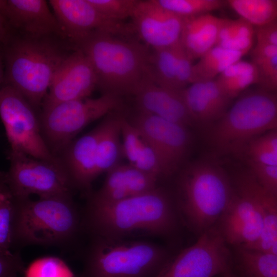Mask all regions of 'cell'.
Wrapping results in <instances>:
<instances>
[{
  "mask_svg": "<svg viewBox=\"0 0 277 277\" xmlns=\"http://www.w3.org/2000/svg\"><path fill=\"white\" fill-rule=\"evenodd\" d=\"M104 16L111 20L123 22L131 18L139 0H89Z\"/></svg>",
  "mask_w": 277,
  "mask_h": 277,
  "instance_id": "cell-31",
  "label": "cell"
},
{
  "mask_svg": "<svg viewBox=\"0 0 277 277\" xmlns=\"http://www.w3.org/2000/svg\"><path fill=\"white\" fill-rule=\"evenodd\" d=\"M129 120L157 151L173 175L188 156L192 146V136L189 127L137 111Z\"/></svg>",
  "mask_w": 277,
  "mask_h": 277,
  "instance_id": "cell-14",
  "label": "cell"
},
{
  "mask_svg": "<svg viewBox=\"0 0 277 277\" xmlns=\"http://www.w3.org/2000/svg\"><path fill=\"white\" fill-rule=\"evenodd\" d=\"M276 127V93L260 88L241 95L222 117L206 127L205 135L216 152L239 156L250 141Z\"/></svg>",
  "mask_w": 277,
  "mask_h": 277,
  "instance_id": "cell-5",
  "label": "cell"
},
{
  "mask_svg": "<svg viewBox=\"0 0 277 277\" xmlns=\"http://www.w3.org/2000/svg\"><path fill=\"white\" fill-rule=\"evenodd\" d=\"M232 183L218 164L192 162L179 172L172 194L182 225L200 236L216 225L233 195Z\"/></svg>",
  "mask_w": 277,
  "mask_h": 277,
  "instance_id": "cell-3",
  "label": "cell"
},
{
  "mask_svg": "<svg viewBox=\"0 0 277 277\" xmlns=\"http://www.w3.org/2000/svg\"><path fill=\"white\" fill-rule=\"evenodd\" d=\"M162 7L182 18L209 14L227 4L223 0H154Z\"/></svg>",
  "mask_w": 277,
  "mask_h": 277,
  "instance_id": "cell-29",
  "label": "cell"
},
{
  "mask_svg": "<svg viewBox=\"0 0 277 277\" xmlns=\"http://www.w3.org/2000/svg\"><path fill=\"white\" fill-rule=\"evenodd\" d=\"M262 146L277 154V130L274 129L263 133L255 138Z\"/></svg>",
  "mask_w": 277,
  "mask_h": 277,
  "instance_id": "cell-41",
  "label": "cell"
},
{
  "mask_svg": "<svg viewBox=\"0 0 277 277\" xmlns=\"http://www.w3.org/2000/svg\"><path fill=\"white\" fill-rule=\"evenodd\" d=\"M244 153L248 156L247 160L264 165L277 166V154L261 145L255 138L246 146Z\"/></svg>",
  "mask_w": 277,
  "mask_h": 277,
  "instance_id": "cell-36",
  "label": "cell"
},
{
  "mask_svg": "<svg viewBox=\"0 0 277 277\" xmlns=\"http://www.w3.org/2000/svg\"><path fill=\"white\" fill-rule=\"evenodd\" d=\"M233 185L232 197L217 227L227 244L247 248L259 239L263 214L277 205V196L265 189L249 169L239 172Z\"/></svg>",
  "mask_w": 277,
  "mask_h": 277,
  "instance_id": "cell-8",
  "label": "cell"
},
{
  "mask_svg": "<svg viewBox=\"0 0 277 277\" xmlns=\"http://www.w3.org/2000/svg\"><path fill=\"white\" fill-rule=\"evenodd\" d=\"M9 190L6 184L4 174H0V193Z\"/></svg>",
  "mask_w": 277,
  "mask_h": 277,
  "instance_id": "cell-44",
  "label": "cell"
},
{
  "mask_svg": "<svg viewBox=\"0 0 277 277\" xmlns=\"http://www.w3.org/2000/svg\"><path fill=\"white\" fill-rule=\"evenodd\" d=\"M45 0H6L2 13L11 30L30 37L58 36L56 19Z\"/></svg>",
  "mask_w": 277,
  "mask_h": 277,
  "instance_id": "cell-17",
  "label": "cell"
},
{
  "mask_svg": "<svg viewBox=\"0 0 277 277\" xmlns=\"http://www.w3.org/2000/svg\"><path fill=\"white\" fill-rule=\"evenodd\" d=\"M62 38L75 48L96 32L114 36L133 33L131 25L102 14L89 0H50Z\"/></svg>",
  "mask_w": 277,
  "mask_h": 277,
  "instance_id": "cell-13",
  "label": "cell"
},
{
  "mask_svg": "<svg viewBox=\"0 0 277 277\" xmlns=\"http://www.w3.org/2000/svg\"><path fill=\"white\" fill-rule=\"evenodd\" d=\"M132 96L137 112L188 127L194 125L179 91L161 87L148 77L142 82Z\"/></svg>",
  "mask_w": 277,
  "mask_h": 277,
  "instance_id": "cell-19",
  "label": "cell"
},
{
  "mask_svg": "<svg viewBox=\"0 0 277 277\" xmlns=\"http://www.w3.org/2000/svg\"><path fill=\"white\" fill-rule=\"evenodd\" d=\"M124 114L118 110L103 117V128L96 148V174L106 173L123 158L121 125Z\"/></svg>",
  "mask_w": 277,
  "mask_h": 277,
  "instance_id": "cell-22",
  "label": "cell"
},
{
  "mask_svg": "<svg viewBox=\"0 0 277 277\" xmlns=\"http://www.w3.org/2000/svg\"><path fill=\"white\" fill-rule=\"evenodd\" d=\"M249 170L257 182L267 191L277 196V166L247 160Z\"/></svg>",
  "mask_w": 277,
  "mask_h": 277,
  "instance_id": "cell-33",
  "label": "cell"
},
{
  "mask_svg": "<svg viewBox=\"0 0 277 277\" xmlns=\"http://www.w3.org/2000/svg\"><path fill=\"white\" fill-rule=\"evenodd\" d=\"M192 62L180 42L176 54V87L178 91L191 84Z\"/></svg>",
  "mask_w": 277,
  "mask_h": 277,
  "instance_id": "cell-35",
  "label": "cell"
},
{
  "mask_svg": "<svg viewBox=\"0 0 277 277\" xmlns=\"http://www.w3.org/2000/svg\"><path fill=\"white\" fill-rule=\"evenodd\" d=\"M180 43L192 61L216 45L225 18L209 14L183 18Z\"/></svg>",
  "mask_w": 277,
  "mask_h": 277,
  "instance_id": "cell-21",
  "label": "cell"
},
{
  "mask_svg": "<svg viewBox=\"0 0 277 277\" xmlns=\"http://www.w3.org/2000/svg\"><path fill=\"white\" fill-rule=\"evenodd\" d=\"M179 92L194 125L206 127L221 117L212 105L203 82L192 83Z\"/></svg>",
  "mask_w": 277,
  "mask_h": 277,
  "instance_id": "cell-25",
  "label": "cell"
},
{
  "mask_svg": "<svg viewBox=\"0 0 277 277\" xmlns=\"http://www.w3.org/2000/svg\"><path fill=\"white\" fill-rule=\"evenodd\" d=\"M277 55V46L256 43L251 52L253 64Z\"/></svg>",
  "mask_w": 277,
  "mask_h": 277,
  "instance_id": "cell-39",
  "label": "cell"
},
{
  "mask_svg": "<svg viewBox=\"0 0 277 277\" xmlns=\"http://www.w3.org/2000/svg\"><path fill=\"white\" fill-rule=\"evenodd\" d=\"M224 93L230 100L238 97L253 84H258V72L233 75L224 80H215Z\"/></svg>",
  "mask_w": 277,
  "mask_h": 277,
  "instance_id": "cell-32",
  "label": "cell"
},
{
  "mask_svg": "<svg viewBox=\"0 0 277 277\" xmlns=\"http://www.w3.org/2000/svg\"><path fill=\"white\" fill-rule=\"evenodd\" d=\"M6 4V0H0V14H2Z\"/></svg>",
  "mask_w": 277,
  "mask_h": 277,
  "instance_id": "cell-46",
  "label": "cell"
},
{
  "mask_svg": "<svg viewBox=\"0 0 277 277\" xmlns=\"http://www.w3.org/2000/svg\"><path fill=\"white\" fill-rule=\"evenodd\" d=\"M256 43L277 46V21L254 27Z\"/></svg>",
  "mask_w": 277,
  "mask_h": 277,
  "instance_id": "cell-38",
  "label": "cell"
},
{
  "mask_svg": "<svg viewBox=\"0 0 277 277\" xmlns=\"http://www.w3.org/2000/svg\"><path fill=\"white\" fill-rule=\"evenodd\" d=\"M233 256L241 277H277V254L239 246Z\"/></svg>",
  "mask_w": 277,
  "mask_h": 277,
  "instance_id": "cell-24",
  "label": "cell"
},
{
  "mask_svg": "<svg viewBox=\"0 0 277 277\" xmlns=\"http://www.w3.org/2000/svg\"><path fill=\"white\" fill-rule=\"evenodd\" d=\"M121 97L103 93L96 98L64 102L43 108L39 120L43 137L52 153L63 152L84 128L118 110Z\"/></svg>",
  "mask_w": 277,
  "mask_h": 277,
  "instance_id": "cell-9",
  "label": "cell"
},
{
  "mask_svg": "<svg viewBox=\"0 0 277 277\" xmlns=\"http://www.w3.org/2000/svg\"><path fill=\"white\" fill-rule=\"evenodd\" d=\"M102 121L92 130L74 140L63 151L66 169L74 188L88 191L96 174V148L103 128Z\"/></svg>",
  "mask_w": 277,
  "mask_h": 277,
  "instance_id": "cell-20",
  "label": "cell"
},
{
  "mask_svg": "<svg viewBox=\"0 0 277 277\" xmlns=\"http://www.w3.org/2000/svg\"><path fill=\"white\" fill-rule=\"evenodd\" d=\"M92 238L80 277H157L174 255L149 241Z\"/></svg>",
  "mask_w": 277,
  "mask_h": 277,
  "instance_id": "cell-6",
  "label": "cell"
},
{
  "mask_svg": "<svg viewBox=\"0 0 277 277\" xmlns=\"http://www.w3.org/2000/svg\"><path fill=\"white\" fill-rule=\"evenodd\" d=\"M73 46L58 36L30 37L12 30L2 44V84L18 91L35 108L42 105L52 78Z\"/></svg>",
  "mask_w": 277,
  "mask_h": 277,
  "instance_id": "cell-2",
  "label": "cell"
},
{
  "mask_svg": "<svg viewBox=\"0 0 277 277\" xmlns=\"http://www.w3.org/2000/svg\"><path fill=\"white\" fill-rule=\"evenodd\" d=\"M83 223L92 236L112 239L136 236L171 239L182 224L172 193L161 185L111 204L87 203Z\"/></svg>",
  "mask_w": 277,
  "mask_h": 277,
  "instance_id": "cell-1",
  "label": "cell"
},
{
  "mask_svg": "<svg viewBox=\"0 0 277 277\" xmlns=\"http://www.w3.org/2000/svg\"><path fill=\"white\" fill-rule=\"evenodd\" d=\"M11 31L6 19L2 14H0V45L3 44Z\"/></svg>",
  "mask_w": 277,
  "mask_h": 277,
  "instance_id": "cell-42",
  "label": "cell"
},
{
  "mask_svg": "<svg viewBox=\"0 0 277 277\" xmlns=\"http://www.w3.org/2000/svg\"><path fill=\"white\" fill-rule=\"evenodd\" d=\"M14 200V244L63 245L84 229L72 195Z\"/></svg>",
  "mask_w": 277,
  "mask_h": 277,
  "instance_id": "cell-7",
  "label": "cell"
},
{
  "mask_svg": "<svg viewBox=\"0 0 277 277\" xmlns=\"http://www.w3.org/2000/svg\"><path fill=\"white\" fill-rule=\"evenodd\" d=\"M131 18L133 33L149 48L161 49L180 42L183 19L154 0H139Z\"/></svg>",
  "mask_w": 277,
  "mask_h": 277,
  "instance_id": "cell-16",
  "label": "cell"
},
{
  "mask_svg": "<svg viewBox=\"0 0 277 277\" xmlns=\"http://www.w3.org/2000/svg\"><path fill=\"white\" fill-rule=\"evenodd\" d=\"M155 177L129 164L120 163L106 173L101 187L90 194L88 203L107 204L149 191L160 186Z\"/></svg>",
  "mask_w": 277,
  "mask_h": 277,
  "instance_id": "cell-18",
  "label": "cell"
},
{
  "mask_svg": "<svg viewBox=\"0 0 277 277\" xmlns=\"http://www.w3.org/2000/svg\"><path fill=\"white\" fill-rule=\"evenodd\" d=\"M96 87V76L91 63L82 50L76 48L56 71L42 108L88 97Z\"/></svg>",
  "mask_w": 277,
  "mask_h": 277,
  "instance_id": "cell-15",
  "label": "cell"
},
{
  "mask_svg": "<svg viewBox=\"0 0 277 277\" xmlns=\"http://www.w3.org/2000/svg\"><path fill=\"white\" fill-rule=\"evenodd\" d=\"M258 74L260 88L276 93L277 89V55L254 64Z\"/></svg>",
  "mask_w": 277,
  "mask_h": 277,
  "instance_id": "cell-34",
  "label": "cell"
},
{
  "mask_svg": "<svg viewBox=\"0 0 277 277\" xmlns=\"http://www.w3.org/2000/svg\"><path fill=\"white\" fill-rule=\"evenodd\" d=\"M232 254L215 225L174 254L157 277H214L232 269Z\"/></svg>",
  "mask_w": 277,
  "mask_h": 277,
  "instance_id": "cell-12",
  "label": "cell"
},
{
  "mask_svg": "<svg viewBox=\"0 0 277 277\" xmlns=\"http://www.w3.org/2000/svg\"><path fill=\"white\" fill-rule=\"evenodd\" d=\"M254 27L242 18L226 19L219 33L216 46L246 54L251 48Z\"/></svg>",
  "mask_w": 277,
  "mask_h": 277,
  "instance_id": "cell-27",
  "label": "cell"
},
{
  "mask_svg": "<svg viewBox=\"0 0 277 277\" xmlns=\"http://www.w3.org/2000/svg\"><path fill=\"white\" fill-rule=\"evenodd\" d=\"M222 277H241L238 274L234 273L232 269L228 270L222 275Z\"/></svg>",
  "mask_w": 277,
  "mask_h": 277,
  "instance_id": "cell-45",
  "label": "cell"
},
{
  "mask_svg": "<svg viewBox=\"0 0 277 277\" xmlns=\"http://www.w3.org/2000/svg\"><path fill=\"white\" fill-rule=\"evenodd\" d=\"M226 2L240 18L254 27L276 20V0H228Z\"/></svg>",
  "mask_w": 277,
  "mask_h": 277,
  "instance_id": "cell-28",
  "label": "cell"
},
{
  "mask_svg": "<svg viewBox=\"0 0 277 277\" xmlns=\"http://www.w3.org/2000/svg\"><path fill=\"white\" fill-rule=\"evenodd\" d=\"M11 277H22V276H18V275H13V276H12Z\"/></svg>",
  "mask_w": 277,
  "mask_h": 277,
  "instance_id": "cell-47",
  "label": "cell"
},
{
  "mask_svg": "<svg viewBox=\"0 0 277 277\" xmlns=\"http://www.w3.org/2000/svg\"><path fill=\"white\" fill-rule=\"evenodd\" d=\"M246 54L215 46L193 65L191 84L213 80L232 64L241 60Z\"/></svg>",
  "mask_w": 277,
  "mask_h": 277,
  "instance_id": "cell-23",
  "label": "cell"
},
{
  "mask_svg": "<svg viewBox=\"0 0 277 277\" xmlns=\"http://www.w3.org/2000/svg\"><path fill=\"white\" fill-rule=\"evenodd\" d=\"M15 202L9 190L0 193V252H11L14 245Z\"/></svg>",
  "mask_w": 277,
  "mask_h": 277,
  "instance_id": "cell-30",
  "label": "cell"
},
{
  "mask_svg": "<svg viewBox=\"0 0 277 277\" xmlns=\"http://www.w3.org/2000/svg\"><path fill=\"white\" fill-rule=\"evenodd\" d=\"M10 167L4 174L7 187L16 200L70 195L74 188L61 161L37 159L23 153L10 151Z\"/></svg>",
  "mask_w": 277,
  "mask_h": 277,
  "instance_id": "cell-10",
  "label": "cell"
},
{
  "mask_svg": "<svg viewBox=\"0 0 277 277\" xmlns=\"http://www.w3.org/2000/svg\"><path fill=\"white\" fill-rule=\"evenodd\" d=\"M23 269V262L18 254L0 252V277L18 275Z\"/></svg>",
  "mask_w": 277,
  "mask_h": 277,
  "instance_id": "cell-37",
  "label": "cell"
},
{
  "mask_svg": "<svg viewBox=\"0 0 277 277\" xmlns=\"http://www.w3.org/2000/svg\"><path fill=\"white\" fill-rule=\"evenodd\" d=\"M87 56L95 71L97 87L103 93L121 97L133 95L149 77L151 51L143 43L108 33L96 32L78 48Z\"/></svg>",
  "mask_w": 277,
  "mask_h": 277,
  "instance_id": "cell-4",
  "label": "cell"
},
{
  "mask_svg": "<svg viewBox=\"0 0 277 277\" xmlns=\"http://www.w3.org/2000/svg\"><path fill=\"white\" fill-rule=\"evenodd\" d=\"M35 108L12 87H0V117L11 150L51 162L61 160L48 147Z\"/></svg>",
  "mask_w": 277,
  "mask_h": 277,
  "instance_id": "cell-11",
  "label": "cell"
},
{
  "mask_svg": "<svg viewBox=\"0 0 277 277\" xmlns=\"http://www.w3.org/2000/svg\"><path fill=\"white\" fill-rule=\"evenodd\" d=\"M32 272H30L28 277H67V275L63 274V271L61 267H57L51 264H42Z\"/></svg>",
  "mask_w": 277,
  "mask_h": 277,
  "instance_id": "cell-40",
  "label": "cell"
},
{
  "mask_svg": "<svg viewBox=\"0 0 277 277\" xmlns=\"http://www.w3.org/2000/svg\"><path fill=\"white\" fill-rule=\"evenodd\" d=\"M4 66L2 53V44L0 45V87L4 79Z\"/></svg>",
  "mask_w": 277,
  "mask_h": 277,
  "instance_id": "cell-43",
  "label": "cell"
},
{
  "mask_svg": "<svg viewBox=\"0 0 277 277\" xmlns=\"http://www.w3.org/2000/svg\"><path fill=\"white\" fill-rule=\"evenodd\" d=\"M179 43L152 49L148 63L149 74L152 81L161 87L176 91V54Z\"/></svg>",
  "mask_w": 277,
  "mask_h": 277,
  "instance_id": "cell-26",
  "label": "cell"
}]
</instances>
